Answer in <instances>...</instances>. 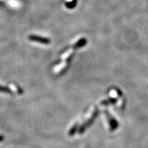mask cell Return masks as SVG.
Segmentation results:
<instances>
[{
	"mask_svg": "<svg viewBox=\"0 0 148 148\" xmlns=\"http://www.w3.org/2000/svg\"><path fill=\"white\" fill-rule=\"evenodd\" d=\"M116 102H117V99L114 97H112L101 101V105H102V106H109V105L114 104Z\"/></svg>",
	"mask_w": 148,
	"mask_h": 148,
	"instance_id": "obj_4",
	"label": "cell"
},
{
	"mask_svg": "<svg viewBox=\"0 0 148 148\" xmlns=\"http://www.w3.org/2000/svg\"><path fill=\"white\" fill-rule=\"evenodd\" d=\"M29 38L30 40H34V41L42 42V43L44 44H48L50 42V40H49L47 38H43V37L35 36V35H31V36H29Z\"/></svg>",
	"mask_w": 148,
	"mask_h": 148,
	"instance_id": "obj_3",
	"label": "cell"
},
{
	"mask_svg": "<svg viewBox=\"0 0 148 148\" xmlns=\"http://www.w3.org/2000/svg\"><path fill=\"white\" fill-rule=\"evenodd\" d=\"M98 114H99V109H98L97 108H95V110H94V112H93V113H92V114L91 117H90L87 121L85 122V123H84V125L81 126L80 129H79V133L84 132V130L86 129L87 127L89 126L90 124H91L92 122L94 121V120H95L96 118H97Z\"/></svg>",
	"mask_w": 148,
	"mask_h": 148,
	"instance_id": "obj_2",
	"label": "cell"
},
{
	"mask_svg": "<svg viewBox=\"0 0 148 148\" xmlns=\"http://www.w3.org/2000/svg\"><path fill=\"white\" fill-rule=\"evenodd\" d=\"M104 114H106V119L108 120L109 125H110V130L114 131L117 129L118 127H119V123H118V122L116 120V119H114L113 116L109 113V112L107 110L104 111Z\"/></svg>",
	"mask_w": 148,
	"mask_h": 148,
	"instance_id": "obj_1",
	"label": "cell"
}]
</instances>
